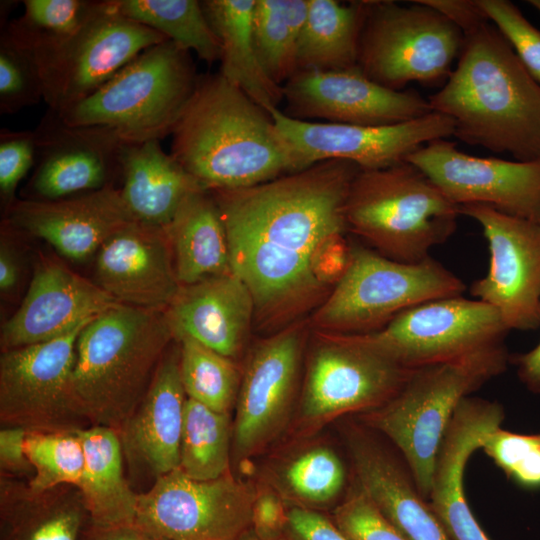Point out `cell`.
I'll list each match as a JSON object with an SVG mask.
<instances>
[{
    "label": "cell",
    "mask_w": 540,
    "mask_h": 540,
    "mask_svg": "<svg viewBox=\"0 0 540 540\" xmlns=\"http://www.w3.org/2000/svg\"><path fill=\"white\" fill-rule=\"evenodd\" d=\"M164 312L175 340L190 337L231 359L255 321L252 295L233 272L181 286Z\"/></svg>",
    "instance_id": "26"
},
{
    "label": "cell",
    "mask_w": 540,
    "mask_h": 540,
    "mask_svg": "<svg viewBox=\"0 0 540 540\" xmlns=\"http://www.w3.org/2000/svg\"><path fill=\"white\" fill-rule=\"evenodd\" d=\"M89 522L78 487L37 492L1 473L0 540H81Z\"/></svg>",
    "instance_id": "29"
},
{
    "label": "cell",
    "mask_w": 540,
    "mask_h": 540,
    "mask_svg": "<svg viewBox=\"0 0 540 540\" xmlns=\"http://www.w3.org/2000/svg\"><path fill=\"white\" fill-rule=\"evenodd\" d=\"M444 15L467 36L489 22L477 0H419Z\"/></svg>",
    "instance_id": "49"
},
{
    "label": "cell",
    "mask_w": 540,
    "mask_h": 540,
    "mask_svg": "<svg viewBox=\"0 0 540 540\" xmlns=\"http://www.w3.org/2000/svg\"><path fill=\"white\" fill-rule=\"evenodd\" d=\"M428 101L461 141L540 160V84L489 22L465 36L456 68Z\"/></svg>",
    "instance_id": "3"
},
{
    "label": "cell",
    "mask_w": 540,
    "mask_h": 540,
    "mask_svg": "<svg viewBox=\"0 0 540 540\" xmlns=\"http://www.w3.org/2000/svg\"><path fill=\"white\" fill-rule=\"evenodd\" d=\"M233 425L229 413L216 412L187 398L180 443L179 469L195 480L229 472Z\"/></svg>",
    "instance_id": "36"
},
{
    "label": "cell",
    "mask_w": 540,
    "mask_h": 540,
    "mask_svg": "<svg viewBox=\"0 0 540 540\" xmlns=\"http://www.w3.org/2000/svg\"><path fill=\"white\" fill-rule=\"evenodd\" d=\"M89 322L56 339L2 351L0 422L3 427H21L28 432L76 431L88 427L89 423L75 406L71 378L76 342Z\"/></svg>",
    "instance_id": "13"
},
{
    "label": "cell",
    "mask_w": 540,
    "mask_h": 540,
    "mask_svg": "<svg viewBox=\"0 0 540 540\" xmlns=\"http://www.w3.org/2000/svg\"><path fill=\"white\" fill-rule=\"evenodd\" d=\"M503 407L482 398H464L442 440L428 498L451 540H490L477 522L464 492V471L486 436L501 427Z\"/></svg>",
    "instance_id": "24"
},
{
    "label": "cell",
    "mask_w": 540,
    "mask_h": 540,
    "mask_svg": "<svg viewBox=\"0 0 540 540\" xmlns=\"http://www.w3.org/2000/svg\"><path fill=\"white\" fill-rule=\"evenodd\" d=\"M287 116L308 121L383 126L411 121L431 112L416 91H397L369 79L356 66L343 70H300L283 85Z\"/></svg>",
    "instance_id": "19"
},
{
    "label": "cell",
    "mask_w": 540,
    "mask_h": 540,
    "mask_svg": "<svg viewBox=\"0 0 540 540\" xmlns=\"http://www.w3.org/2000/svg\"><path fill=\"white\" fill-rule=\"evenodd\" d=\"M283 540H350L329 518L304 506L288 511Z\"/></svg>",
    "instance_id": "47"
},
{
    "label": "cell",
    "mask_w": 540,
    "mask_h": 540,
    "mask_svg": "<svg viewBox=\"0 0 540 540\" xmlns=\"http://www.w3.org/2000/svg\"><path fill=\"white\" fill-rule=\"evenodd\" d=\"M360 170L328 160L258 185L210 191L231 270L249 289L260 327L279 331L293 324L340 279L350 251L345 205Z\"/></svg>",
    "instance_id": "1"
},
{
    "label": "cell",
    "mask_w": 540,
    "mask_h": 540,
    "mask_svg": "<svg viewBox=\"0 0 540 540\" xmlns=\"http://www.w3.org/2000/svg\"><path fill=\"white\" fill-rule=\"evenodd\" d=\"M27 430L21 427H2L0 430L1 473L9 476L32 475L34 469L25 451Z\"/></svg>",
    "instance_id": "48"
},
{
    "label": "cell",
    "mask_w": 540,
    "mask_h": 540,
    "mask_svg": "<svg viewBox=\"0 0 540 540\" xmlns=\"http://www.w3.org/2000/svg\"><path fill=\"white\" fill-rule=\"evenodd\" d=\"M254 497L230 471L201 481L177 468L138 494L135 522L168 540H238L251 528Z\"/></svg>",
    "instance_id": "14"
},
{
    "label": "cell",
    "mask_w": 540,
    "mask_h": 540,
    "mask_svg": "<svg viewBox=\"0 0 540 540\" xmlns=\"http://www.w3.org/2000/svg\"><path fill=\"white\" fill-rule=\"evenodd\" d=\"M7 220L74 261L97 254L113 234L135 221L114 185L59 200H15Z\"/></svg>",
    "instance_id": "21"
},
{
    "label": "cell",
    "mask_w": 540,
    "mask_h": 540,
    "mask_svg": "<svg viewBox=\"0 0 540 540\" xmlns=\"http://www.w3.org/2000/svg\"><path fill=\"white\" fill-rule=\"evenodd\" d=\"M282 484L299 506H323L334 501L345 484V468L337 453L314 446L294 456L282 470Z\"/></svg>",
    "instance_id": "40"
},
{
    "label": "cell",
    "mask_w": 540,
    "mask_h": 540,
    "mask_svg": "<svg viewBox=\"0 0 540 540\" xmlns=\"http://www.w3.org/2000/svg\"><path fill=\"white\" fill-rule=\"evenodd\" d=\"M513 363L517 366L518 376L527 389L540 394V342L529 352L514 356Z\"/></svg>",
    "instance_id": "51"
},
{
    "label": "cell",
    "mask_w": 540,
    "mask_h": 540,
    "mask_svg": "<svg viewBox=\"0 0 540 540\" xmlns=\"http://www.w3.org/2000/svg\"><path fill=\"white\" fill-rule=\"evenodd\" d=\"M122 16L151 28L181 48L213 63L221 45L197 0H110Z\"/></svg>",
    "instance_id": "34"
},
{
    "label": "cell",
    "mask_w": 540,
    "mask_h": 540,
    "mask_svg": "<svg viewBox=\"0 0 540 540\" xmlns=\"http://www.w3.org/2000/svg\"><path fill=\"white\" fill-rule=\"evenodd\" d=\"M238 540H259L257 539L254 534L252 533L251 535L249 533H246L245 535H243L242 537H240Z\"/></svg>",
    "instance_id": "54"
},
{
    "label": "cell",
    "mask_w": 540,
    "mask_h": 540,
    "mask_svg": "<svg viewBox=\"0 0 540 540\" xmlns=\"http://www.w3.org/2000/svg\"><path fill=\"white\" fill-rule=\"evenodd\" d=\"M368 3L369 0L348 4L336 0H308L297 48L298 71L356 67Z\"/></svg>",
    "instance_id": "33"
},
{
    "label": "cell",
    "mask_w": 540,
    "mask_h": 540,
    "mask_svg": "<svg viewBox=\"0 0 540 540\" xmlns=\"http://www.w3.org/2000/svg\"><path fill=\"white\" fill-rule=\"evenodd\" d=\"M165 40L159 32L122 16L110 0H104L75 33L27 49L38 68L44 101L49 110L60 112L94 93L143 51Z\"/></svg>",
    "instance_id": "10"
},
{
    "label": "cell",
    "mask_w": 540,
    "mask_h": 540,
    "mask_svg": "<svg viewBox=\"0 0 540 540\" xmlns=\"http://www.w3.org/2000/svg\"><path fill=\"white\" fill-rule=\"evenodd\" d=\"M508 331L494 307L460 295L418 304L379 330L349 336L402 367L418 369L501 343Z\"/></svg>",
    "instance_id": "11"
},
{
    "label": "cell",
    "mask_w": 540,
    "mask_h": 540,
    "mask_svg": "<svg viewBox=\"0 0 540 540\" xmlns=\"http://www.w3.org/2000/svg\"><path fill=\"white\" fill-rule=\"evenodd\" d=\"M303 326L293 323L259 342L242 372L233 423L236 458L247 459L285 428L297 391Z\"/></svg>",
    "instance_id": "17"
},
{
    "label": "cell",
    "mask_w": 540,
    "mask_h": 540,
    "mask_svg": "<svg viewBox=\"0 0 540 540\" xmlns=\"http://www.w3.org/2000/svg\"><path fill=\"white\" fill-rule=\"evenodd\" d=\"M283 497L269 484L255 487L251 528L259 540H283L288 523Z\"/></svg>",
    "instance_id": "46"
},
{
    "label": "cell",
    "mask_w": 540,
    "mask_h": 540,
    "mask_svg": "<svg viewBox=\"0 0 540 540\" xmlns=\"http://www.w3.org/2000/svg\"><path fill=\"white\" fill-rule=\"evenodd\" d=\"M508 360L501 342L415 369L395 396L360 416L364 425L397 447L426 500L437 455L455 410L464 398L501 374Z\"/></svg>",
    "instance_id": "5"
},
{
    "label": "cell",
    "mask_w": 540,
    "mask_h": 540,
    "mask_svg": "<svg viewBox=\"0 0 540 540\" xmlns=\"http://www.w3.org/2000/svg\"><path fill=\"white\" fill-rule=\"evenodd\" d=\"M96 284L119 303L165 311L180 291L163 228L133 221L96 254Z\"/></svg>",
    "instance_id": "22"
},
{
    "label": "cell",
    "mask_w": 540,
    "mask_h": 540,
    "mask_svg": "<svg viewBox=\"0 0 540 540\" xmlns=\"http://www.w3.org/2000/svg\"><path fill=\"white\" fill-rule=\"evenodd\" d=\"M25 451L34 469L29 487L37 492L61 485L79 487L85 471V453L76 431L28 432Z\"/></svg>",
    "instance_id": "39"
},
{
    "label": "cell",
    "mask_w": 540,
    "mask_h": 540,
    "mask_svg": "<svg viewBox=\"0 0 540 540\" xmlns=\"http://www.w3.org/2000/svg\"><path fill=\"white\" fill-rule=\"evenodd\" d=\"M477 221L488 242L487 274L471 293L494 307L508 330L540 325V223L503 213L483 204L458 206Z\"/></svg>",
    "instance_id": "16"
},
{
    "label": "cell",
    "mask_w": 540,
    "mask_h": 540,
    "mask_svg": "<svg viewBox=\"0 0 540 540\" xmlns=\"http://www.w3.org/2000/svg\"><path fill=\"white\" fill-rule=\"evenodd\" d=\"M319 333L307 364L298 424L311 431L389 401L415 369L402 367L349 335Z\"/></svg>",
    "instance_id": "12"
},
{
    "label": "cell",
    "mask_w": 540,
    "mask_h": 540,
    "mask_svg": "<svg viewBox=\"0 0 540 540\" xmlns=\"http://www.w3.org/2000/svg\"><path fill=\"white\" fill-rule=\"evenodd\" d=\"M81 540H168L138 523L118 525H96L91 522L83 532Z\"/></svg>",
    "instance_id": "50"
},
{
    "label": "cell",
    "mask_w": 540,
    "mask_h": 540,
    "mask_svg": "<svg viewBox=\"0 0 540 540\" xmlns=\"http://www.w3.org/2000/svg\"><path fill=\"white\" fill-rule=\"evenodd\" d=\"M179 359V350L164 355L143 400L117 431L130 469L155 480L179 468L187 399Z\"/></svg>",
    "instance_id": "25"
},
{
    "label": "cell",
    "mask_w": 540,
    "mask_h": 540,
    "mask_svg": "<svg viewBox=\"0 0 540 540\" xmlns=\"http://www.w3.org/2000/svg\"><path fill=\"white\" fill-rule=\"evenodd\" d=\"M406 161L457 206L483 204L540 223V160L476 157L446 138L423 145Z\"/></svg>",
    "instance_id": "18"
},
{
    "label": "cell",
    "mask_w": 540,
    "mask_h": 540,
    "mask_svg": "<svg viewBox=\"0 0 540 540\" xmlns=\"http://www.w3.org/2000/svg\"><path fill=\"white\" fill-rule=\"evenodd\" d=\"M198 77L190 52L165 40L88 97L52 112L65 126L92 129L121 146L160 141L171 135Z\"/></svg>",
    "instance_id": "6"
},
{
    "label": "cell",
    "mask_w": 540,
    "mask_h": 540,
    "mask_svg": "<svg viewBox=\"0 0 540 540\" xmlns=\"http://www.w3.org/2000/svg\"><path fill=\"white\" fill-rule=\"evenodd\" d=\"M308 0H255L253 36L267 75L283 86L297 71L298 41Z\"/></svg>",
    "instance_id": "35"
},
{
    "label": "cell",
    "mask_w": 540,
    "mask_h": 540,
    "mask_svg": "<svg viewBox=\"0 0 540 540\" xmlns=\"http://www.w3.org/2000/svg\"><path fill=\"white\" fill-rule=\"evenodd\" d=\"M458 206L419 168L404 161L360 170L345 205L347 230L378 253L417 263L456 230Z\"/></svg>",
    "instance_id": "7"
},
{
    "label": "cell",
    "mask_w": 540,
    "mask_h": 540,
    "mask_svg": "<svg viewBox=\"0 0 540 540\" xmlns=\"http://www.w3.org/2000/svg\"><path fill=\"white\" fill-rule=\"evenodd\" d=\"M36 155L35 131L1 130L0 194L7 210L15 202L14 194L18 184L34 165Z\"/></svg>",
    "instance_id": "45"
},
{
    "label": "cell",
    "mask_w": 540,
    "mask_h": 540,
    "mask_svg": "<svg viewBox=\"0 0 540 540\" xmlns=\"http://www.w3.org/2000/svg\"><path fill=\"white\" fill-rule=\"evenodd\" d=\"M348 445L356 483L408 540H451L406 464L360 429Z\"/></svg>",
    "instance_id": "27"
},
{
    "label": "cell",
    "mask_w": 540,
    "mask_h": 540,
    "mask_svg": "<svg viewBox=\"0 0 540 540\" xmlns=\"http://www.w3.org/2000/svg\"><path fill=\"white\" fill-rule=\"evenodd\" d=\"M333 521L350 540H408L357 483L334 510Z\"/></svg>",
    "instance_id": "44"
},
{
    "label": "cell",
    "mask_w": 540,
    "mask_h": 540,
    "mask_svg": "<svg viewBox=\"0 0 540 540\" xmlns=\"http://www.w3.org/2000/svg\"><path fill=\"white\" fill-rule=\"evenodd\" d=\"M528 3L540 13V0H529Z\"/></svg>",
    "instance_id": "53"
},
{
    "label": "cell",
    "mask_w": 540,
    "mask_h": 540,
    "mask_svg": "<svg viewBox=\"0 0 540 540\" xmlns=\"http://www.w3.org/2000/svg\"><path fill=\"white\" fill-rule=\"evenodd\" d=\"M464 290V283L430 256L406 263L356 246L350 248L340 279L315 309L312 324L325 334H366L413 306L460 296Z\"/></svg>",
    "instance_id": "8"
},
{
    "label": "cell",
    "mask_w": 540,
    "mask_h": 540,
    "mask_svg": "<svg viewBox=\"0 0 540 540\" xmlns=\"http://www.w3.org/2000/svg\"><path fill=\"white\" fill-rule=\"evenodd\" d=\"M102 1L25 0L22 16L2 28L26 48L62 40L80 29Z\"/></svg>",
    "instance_id": "38"
},
{
    "label": "cell",
    "mask_w": 540,
    "mask_h": 540,
    "mask_svg": "<svg viewBox=\"0 0 540 540\" xmlns=\"http://www.w3.org/2000/svg\"><path fill=\"white\" fill-rule=\"evenodd\" d=\"M163 229L181 286L232 272L224 222L210 191L191 194Z\"/></svg>",
    "instance_id": "30"
},
{
    "label": "cell",
    "mask_w": 540,
    "mask_h": 540,
    "mask_svg": "<svg viewBox=\"0 0 540 540\" xmlns=\"http://www.w3.org/2000/svg\"><path fill=\"white\" fill-rule=\"evenodd\" d=\"M117 304L96 283L61 263L42 261L34 270L21 305L2 326L1 349L56 339Z\"/></svg>",
    "instance_id": "20"
},
{
    "label": "cell",
    "mask_w": 540,
    "mask_h": 540,
    "mask_svg": "<svg viewBox=\"0 0 540 540\" xmlns=\"http://www.w3.org/2000/svg\"><path fill=\"white\" fill-rule=\"evenodd\" d=\"M38 165L30 200L52 201L113 185L121 145L92 129L65 126L50 110L35 130Z\"/></svg>",
    "instance_id": "23"
},
{
    "label": "cell",
    "mask_w": 540,
    "mask_h": 540,
    "mask_svg": "<svg viewBox=\"0 0 540 540\" xmlns=\"http://www.w3.org/2000/svg\"><path fill=\"white\" fill-rule=\"evenodd\" d=\"M122 200L139 223L164 228L193 193L206 190L159 140L124 145L120 149Z\"/></svg>",
    "instance_id": "28"
},
{
    "label": "cell",
    "mask_w": 540,
    "mask_h": 540,
    "mask_svg": "<svg viewBox=\"0 0 540 540\" xmlns=\"http://www.w3.org/2000/svg\"><path fill=\"white\" fill-rule=\"evenodd\" d=\"M481 449L508 478L524 487H540V433L519 434L499 427L486 436Z\"/></svg>",
    "instance_id": "42"
},
{
    "label": "cell",
    "mask_w": 540,
    "mask_h": 540,
    "mask_svg": "<svg viewBox=\"0 0 540 540\" xmlns=\"http://www.w3.org/2000/svg\"><path fill=\"white\" fill-rule=\"evenodd\" d=\"M85 453V471L78 487L90 522L96 525L134 523L138 494L124 476V455L117 430L88 426L77 430Z\"/></svg>",
    "instance_id": "32"
},
{
    "label": "cell",
    "mask_w": 540,
    "mask_h": 540,
    "mask_svg": "<svg viewBox=\"0 0 540 540\" xmlns=\"http://www.w3.org/2000/svg\"><path fill=\"white\" fill-rule=\"evenodd\" d=\"M40 99L42 84L33 55L1 30L0 113H15Z\"/></svg>",
    "instance_id": "41"
},
{
    "label": "cell",
    "mask_w": 540,
    "mask_h": 540,
    "mask_svg": "<svg viewBox=\"0 0 540 540\" xmlns=\"http://www.w3.org/2000/svg\"><path fill=\"white\" fill-rule=\"evenodd\" d=\"M268 112L298 171L328 160L348 161L362 170L383 169L406 161L423 145L454 132L453 120L438 112L383 126L303 121L279 108Z\"/></svg>",
    "instance_id": "15"
},
{
    "label": "cell",
    "mask_w": 540,
    "mask_h": 540,
    "mask_svg": "<svg viewBox=\"0 0 540 540\" xmlns=\"http://www.w3.org/2000/svg\"><path fill=\"white\" fill-rule=\"evenodd\" d=\"M173 338L164 311L122 303L82 329L71 390L90 426L118 431L143 400Z\"/></svg>",
    "instance_id": "4"
},
{
    "label": "cell",
    "mask_w": 540,
    "mask_h": 540,
    "mask_svg": "<svg viewBox=\"0 0 540 540\" xmlns=\"http://www.w3.org/2000/svg\"><path fill=\"white\" fill-rule=\"evenodd\" d=\"M489 21L506 39L531 76L540 84V30L507 0H477Z\"/></svg>",
    "instance_id": "43"
},
{
    "label": "cell",
    "mask_w": 540,
    "mask_h": 540,
    "mask_svg": "<svg viewBox=\"0 0 540 540\" xmlns=\"http://www.w3.org/2000/svg\"><path fill=\"white\" fill-rule=\"evenodd\" d=\"M201 2L221 45L220 74L265 110L278 108L283 100V86L267 75L255 47V0Z\"/></svg>",
    "instance_id": "31"
},
{
    "label": "cell",
    "mask_w": 540,
    "mask_h": 540,
    "mask_svg": "<svg viewBox=\"0 0 540 540\" xmlns=\"http://www.w3.org/2000/svg\"><path fill=\"white\" fill-rule=\"evenodd\" d=\"M180 343V376L187 398L219 412L229 413L241 384L242 372L233 359L190 337Z\"/></svg>",
    "instance_id": "37"
},
{
    "label": "cell",
    "mask_w": 540,
    "mask_h": 540,
    "mask_svg": "<svg viewBox=\"0 0 540 540\" xmlns=\"http://www.w3.org/2000/svg\"><path fill=\"white\" fill-rule=\"evenodd\" d=\"M171 136L170 154L208 191L298 171L269 112L220 73L198 77Z\"/></svg>",
    "instance_id": "2"
},
{
    "label": "cell",
    "mask_w": 540,
    "mask_h": 540,
    "mask_svg": "<svg viewBox=\"0 0 540 540\" xmlns=\"http://www.w3.org/2000/svg\"><path fill=\"white\" fill-rule=\"evenodd\" d=\"M20 267L18 259L6 242L0 246V290L7 293L13 290L19 281Z\"/></svg>",
    "instance_id": "52"
},
{
    "label": "cell",
    "mask_w": 540,
    "mask_h": 540,
    "mask_svg": "<svg viewBox=\"0 0 540 540\" xmlns=\"http://www.w3.org/2000/svg\"><path fill=\"white\" fill-rule=\"evenodd\" d=\"M404 6L369 1L357 66L372 81L400 91L410 82L445 83L465 36L444 15L419 0Z\"/></svg>",
    "instance_id": "9"
}]
</instances>
